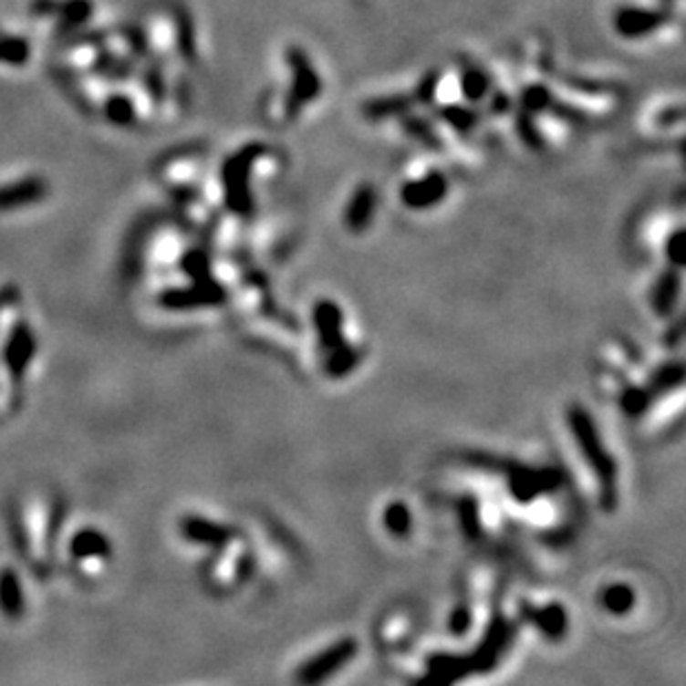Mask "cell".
I'll return each instance as SVG.
<instances>
[{
	"mask_svg": "<svg viewBox=\"0 0 686 686\" xmlns=\"http://www.w3.org/2000/svg\"><path fill=\"white\" fill-rule=\"evenodd\" d=\"M69 549L76 560H87V557H100L102 560V557H109L111 553L109 540H107L100 531L94 529H85L80 531V534H76Z\"/></svg>",
	"mask_w": 686,
	"mask_h": 686,
	"instance_id": "obj_14",
	"label": "cell"
},
{
	"mask_svg": "<svg viewBox=\"0 0 686 686\" xmlns=\"http://www.w3.org/2000/svg\"><path fill=\"white\" fill-rule=\"evenodd\" d=\"M223 300V291L213 285H201L196 289H182V291H169L161 298V302L169 309H187V307H201V305H218Z\"/></svg>",
	"mask_w": 686,
	"mask_h": 686,
	"instance_id": "obj_10",
	"label": "cell"
},
{
	"mask_svg": "<svg viewBox=\"0 0 686 686\" xmlns=\"http://www.w3.org/2000/svg\"><path fill=\"white\" fill-rule=\"evenodd\" d=\"M463 91L469 100H483L489 94V78L480 69H469L463 76Z\"/></svg>",
	"mask_w": 686,
	"mask_h": 686,
	"instance_id": "obj_22",
	"label": "cell"
},
{
	"mask_svg": "<svg viewBox=\"0 0 686 686\" xmlns=\"http://www.w3.org/2000/svg\"><path fill=\"white\" fill-rule=\"evenodd\" d=\"M447 178L442 173H429L427 178L404 184L400 198L409 209H429L447 196Z\"/></svg>",
	"mask_w": 686,
	"mask_h": 686,
	"instance_id": "obj_7",
	"label": "cell"
},
{
	"mask_svg": "<svg viewBox=\"0 0 686 686\" xmlns=\"http://www.w3.org/2000/svg\"><path fill=\"white\" fill-rule=\"evenodd\" d=\"M675 283H678V280H675V275H669V278H664L662 285H660L658 298H655V305H658L660 311H664V309H667V307L670 309V305H673V300H675L673 285Z\"/></svg>",
	"mask_w": 686,
	"mask_h": 686,
	"instance_id": "obj_29",
	"label": "cell"
},
{
	"mask_svg": "<svg viewBox=\"0 0 686 686\" xmlns=\"http://www.w3.org/2000/svg\"><path fill=\"white\" fill-rule=\"evenodd\" d=\"M145 89L150 91L153 102H162L165 99L167 89H165V80H162V74L158 68H150L145 74Z\"/></svg>",
	"mask_w": 686,
	"mask_h": 686,
	"instance_id": "obj_28",
	"label": "cell"
},
{
	"mask_svg": "<svg viewBox=\"0 0 686 686\" xmlns=\"http://www.w3.org/2000/svg\"><path fill=\"white\" fill-rule=\"evenodd\" d=\"M49 193V184L38 176L23 178V181L9 182L0 187V212H14L25 204L40 203Z\"/></svg>",
	"mask_w": 686,
	"mask_h": 686,
	"instance_id": "obj_6",
	"label": "cell"
},
{
	"mask_svg": "<svg viewBox=\"0 0 686 686\" xmlns=\"http://www.w3.org/2000/svg\"><path fill=\"white\" fill-rule=\"evenodd\" d=\"M667 252L673 255V263L675 265H682L684 263V243H682V232H678L673 235V240H670V244L667 247Z\"/></svg>",
	"mask_w": 686,
	"mask_h": 686,
	"instance_id": "obj_32",
	"label": "cell"
},
{
	"mask_svg": "<svg viewBox=\"0 0 686 686\" xmlns=\"http://www.w3.org/2000/svg\"><path fill=\"white\" fill-rule=\"evenodd\" d=\"M537 622V627L546 633V636H560V631H565V611L560 607H549L545 611L531 616Z\"/></svg>",
	"mask_w": 686,
	"mask_h": 686,
	"instance_id": "obj_21",
	"label": "cell"
},
{
	"mask_svg": "<svg viewBox=\"0 0 686 686\" xmlns=\"http://www.w3.org/2000/svg\"><path fill=\"white\" fill-rule=\"evenodd\" d=\"M263 147L252 145L247 150L238 151L234 158H229L227 165L223 167V182L227 192V203L234 212L249 213L252 209V196H249V172H252L254 161Z\"/></svg>",
	"mask_w": 686,
	"mask_h": 686,
	"instance_id": "obj_2",
	"label": "cell"
},
{
	"mask_svg": "<svg viewBox=\"0 0 686 686\" xmlns=\"http://www.w3.org/2000/svg\"><path fill=\"white\" fill-rule=\"evenodd\" d=\"M60 0H32L29 3V14L36 18L45 16H56V9H58Z\"/></svg>",
	"mask_w": 686,
	"mask_h": 686,
	"instance_id": "obj_30",
	"label": "cell"
},
{
	"mask_svg": "<svg viewBox=\"0 0 686 686\" xmlns=\"http://www.w3.org/2000/svg\"><path fill=\"white\" fill-rule=\"evenodd\" d=\"M105 116L111 125L131 127L136 122V107L125 94H111L105 100Z\"/></svg>",
	"mask_w": 686,
	"mask_h": 686,
	"instance_id": "obj_16",
	"label": "cell"
},
{
	"mask_svg": "<svg viewBox=\"0 0 686 686\" xmlns=\"http://www.w3.org/2000/svg\"><path fill=\"white\" fill-rule=\"evenodd\" d=\"M442 118L458 131H469L475 125L473 114L464 109V107H449V109L442 111Z\"/></svg>",
	"mask_w": 686,
	"mask_h": 686,
	"instance_id": "obj_26",
	"label": "cell"
},
{
	"mask_svg": "<svg viewBox=\"0 0 686 686\" xmlns=\"http://www.w3.org/2000/svg\"><path fill=\"white\" fill-rule=\"evenodd\" d=\"M520 134H522V138H525L526 142H529V145L540 147V138H537V134L534 131V127H531V122L525 120V116H522V120H520Z\"/></svg>",
	"mask_w": 686,
	"mask_h": 686,
	"instance_id": "obj_33",
	"label": "cell"
},
{
	"mask_svg": "<svg viewBox=\"0 0 686 686\" xmlns=\"http://www.w3.org/2000/svg\"><path fill=\"white\" fill-rule=\"evenodd\" d=\"M353 655H356V639H342V642L327 649L325 653L309 660L300 670V680L302 682H320V680L336 673L342 664L349 662Z\"/></svg>",
	"mask_w": 686,
	"mask_h": 686,
	"instance_id": "obj_5",
	"label": "cell"
},
{
	"mask_svg": "<svg viewBox=\"0 0 686 686\" xmlns=\"http://www.w3.org/2000/svg\"><path fill=\"white\" fill-rule=\"evenodd\" d=\"M286 58H289V68L294 71V91H291L289 100V111L294 114V111H298L300 105L311 102V99H316L320 94V78L298 47L289 49Z\"/></svg>",
	"mask_w": 686,
	"mask_h": 686,
	"instance_id": "obj_4",
	"label": "cell"
},
{
	"mask_svg": "<svg viewBox=\"0 0 686 686\" xmlns=\"http://www.w3.org/2000/svg\"><path fill=\"white\" fill-rule=\"evenodd\" d=\"M316 325L320 329V340L327 347V351H334V358L329 360V371L336 376L349 371L351 369V351L342 347V316L334 302H320L316 307Z\"/></svg>",
	"mask_w": 686,
	"mask_h": 686,
	"instance_id": "obj_3",
	"label": "cell"
},
{
	"mask_svg": "<svg viewBox=\"0 0 686 686\" xmlns=\"http://www.w3.org/2000/svg\"><path fill=\"white\" fill-rule=\"evenodd\" d=\"M178 45H181V54L187 60H192L196 56V40H193V27L192 20L184 14L178 16Z\"/></svg>",
	"mask_w": 686,
	"mask_h": 686,
	"instance_id": "obj_23",
	"label": "cell"
},
{
	"mask_svg": "<svg viewBox=\"0 0 686 686\" xmlns=\"http://www.w3.org/2000/svg\"><path fill=\"white\" fill-rule=\"evenodd\" d=\"M407 107V99H385V100H376L369 102L365 107V114L371 118H382L389 114H400V111Z\"/></svg>",
	"mask_w": 686,
	"mask_h": 686,
	"instance_id": "obj_25",
	"label": "cell"
},
{
	"mask_svg": "<svg viewBox=\"0 0 686 686\" xmlns=\"http://www.w3.org/2000/svg\"><path fill=\"white\" fill-rule=\"evenodd\" d=\"M91 69H94V74H100L102 78L109 80L130 78L131 71H134V68H131L125 58L111 54V51H100V56L94 60V68Z\"/></svg>",
	"mask_w": 686,
	"mask_h": 686,
	"instance_id": "obj_17",
	"label": "cell"
},
{
	"mask_svg": "<svg viewBox=\"0 0 686 686\" xmlns=\"http://www.w3.org/2000/svg\"><path fill=\"white\" fill-rule=\"evenodd\" d=\"M0 611L7 619H18L25 611L23 587L14 569L0 571Z\"/></svg>",
	"mask_w": 686,
	"mask_h": 686,
	"instance_id": "obj_12",
	"label": "cell"
},
{
	"mask_svg": "<svg viewBox=\"0 0 686 686\" xmlns=\"http://www.w3.org/2000/svg\"><path fill=\"white\" fill-rule=\"evenodd\" d=\"M662 23V14L642 7H622L613 18V27L624 38H642V36L655 32Z\"/></svg>",
	"mask_w": 686,
	"mask_h": 686,
	"instance_id": "obj_8",
	"label": "cell"
},
{
	"mask_svg": "<svg viewBox=\"0 0 686 686\" xmlns=\"http://www.w3.org/2000/svg\"><path fill=\"white\" fill-rule=\"evenodd\" d=\"M122 36L127 38L130 47L138 58H145L150 54V43H147V36L140 27H122Z\"/></svg>",
	"mask_w": 686,
	"mask_h": 686,
	"instance_id": "obj_27",
	"label": "cell"
},
{
	"mask_svg": "<svg viewBox=\"0 0 686 686\" xmlns=\"http://www.w3.org/2000/svg\"><path fill=\"white\" fill-rule=\"evenodd\" d=\"M522 105L529 114H535V111L546 109L551 105V94L545 89V87H529L522 94Z\"/></svg>",
	"mask_w": 686,
	"mask_h": 686,
	"instance_id": "obj_24",
	"label": "cell"
},
{
	"mask_svg": "<svg viewBox=\"0 0 686 686\" xmlns=\"http://www.w3.org/2000/svg\"><path fill=\"white\" fill-rule=\"evenodd\" d=\"M569 424L571 431L576 435L577 447L585 452L587 463L591 464L596 475H600L604 489L607 494H613V483H616V467H613V460L608 458L607 449L602 447L600 435H598L596 427H593L591 416L582 407H573L569 411Z\"/></svg>",
	"mask_w": 686,
	"mask_h": 686,
	"instance_id": "obj_1",
	"label": "cell"
},
{
	"mask_svg": "<svg viewBox=\"0 0 686 686\" xmlns=\"http://www.w3.org/2000/svg\"><path fill=\"white\" fill-rule=\"evenodd\" d=\"M34 353H36V340H34L32 329L20 325L18 329L14 331L12 340H9V347L5 349V360H7L9 369H12L16 376H20V373L25 371V367L32 362Z\"/></svg>",
	"mask_w": 686,
	"mask_h": 686,
	"instance_id": "obj_11",
	"label": "cell"
},
{
	"mask_svg": "<svg viewBox=\"0 0 686 686\" xmlns=\"http://www.w3.org/2000/svg\"><path fill=\"white\" fill-rule=\"evenodd\" d=\"M181 531L187 540L198 542V545H224L232 537V531L229 529H224V526H220L212 520L198 518V515L182 518Z\"/></svg>",
	"mask_w": 686,
	"mask_h": 686,
	"instance_id": "obj_9",
	"label": "cell"
},
{
	"mask_svg": "<svg viewBox=\"0 0 686 686\" xmlns=\"http://www.w3.org/2000/svg\"><path fill=\"white\" fill-rule=\"evenodd\" d=\"M189 263H184V269L189 271V274H193L196 278H203L204 271H207V260H204L203 254H192L187 255Z\"/></svg>",
	"mask_w": 686,
	"mask_h": 686,
	"instance_id": "obj_31",
	"label": "cell"
},
{
	"mask_svg": "<svg viewBox=\"0 0 686 686\" xmlns=\"http://www.w3.org/2000/svg\"><path fill=\"white\" fill-rule=\"evenodd\" d=\"M94 14V3L91 0H60L56 9L60 29H76L83 27L87 20Z\"/></svg>",
	"mask_w": 686,
	"mask_h": 686,
	"instance_id": "obj_15",
	"label": "cell"
},
{
	"mask_svg": "<svg viewBox=\"0 0 686 686\" xmlns=\"http://www.w3.org/2000/svg\"><path fill=\"white\" fill-rule=\"evenodd\" d=\"M373 207H376V193H373V189L369 187V184H365V187L358 189L356 196L351 198L349 209H347L345 216L347 227H349L351 232H362L373 216Z\"/></svg>",
	"mask_w": 686,
	"mask_h": 686,
	"instance_id": "obj_13",
	"label": "cell"
},
{
	"mask_svg": "<svg viewBox=\"0 0 686 686\" xmlns=\"http://www.w3.org/2000/svg\"><path fill=\"white\" fill-rule=\"evenodd\" d=\"M633 602H636V596H633V591L627 585H613L602 593L604 608H608L611 613H618V616L627 613L633 607Z\"/></svg>",
	"mask_w": 686,
	"mask_h": 686,
	"instance_id": "obj_19",
	"label": "cell"
},
{
	"mask_svg": "<svg viewBox=\"0 0 686 686\" xmlns=\"http://www.w3.org/2000/svg\"><path fill=\"white\" fill-rule=\"evenodd\" d=\"M385 522L387 529L393 535H407L411 531V514L402 503L389 504V509L385 511Z\"/></svg>",
	"mask_w": 686,
	"mask_h": 686,
	"instance_id": "obj_20",
	"label": "cell"
},
{
	"mask_svg": "<svg viewBox=\"0 0 686 686\" xmlns=\"http://www.w3.org/2000/svg\"><path fill=\"white\" fill-rule=\"evenodd\" d=\"M29 56H32V47L27 40L20 36H0V63L20 68L27 63Z\"/></svg>",
	"mask_w": 686,
	"mask_h": 686,
	"instance_id": "obj_18",
	"label": "cell"
}]
</instances>
